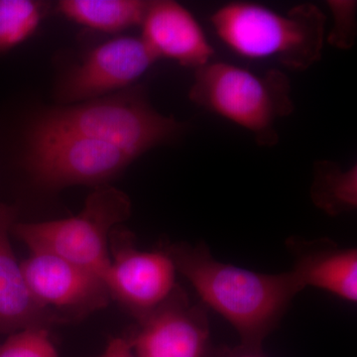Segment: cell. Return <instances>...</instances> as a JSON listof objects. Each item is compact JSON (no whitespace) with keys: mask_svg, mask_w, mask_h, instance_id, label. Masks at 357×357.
<instances>
[{"mask_svg":"<svg viewBox=\"0 0 357 357\" xmlns=\"http://www.w3.org/2000/svg\"><path fill=\"white\" fill-rule=\"evenodd\" d=\"M126 338L135 357H208L213 351L204 307L192 306L178 287Z\"/></svg>","mask_w":357,"mask_h":357,"instance_id":"30bf717a","label":"cell"},{"mask_svg":"<svg viewBox=\"0 0 357 357\" xmlns=\"http://www.w3.org/2000/svg\"><path fill=\"white\" fill-rule=\"evenodd\" d=\"M29 130L102 141L136 159L177 138L184 124L159 114L141 86H130L105 98L47 110L36 117Z\"/></svg>","mask_w":357,"mask_h":357,"instance_id":"3957f363","label":"cell"},{"mask_svg":"<svg viewBox=\"0 0 357 357\" xmlns=\"http://www.w3.org/2000/svg\"><path fill=\"white\" fill-rule=\"evenodd\" d=\"M211 23L218 38L237 55L274 60L305 70L321 60L326 16L314 4L279 13L261 4L232 2L218 9Z\"/></svg>","mask_w":357,"mask_h":357,"instance_id":"7a4b0ae2","label":"cell"},{"mask_svg":"<svg viewBox=\"0 0 357 357\" xmlns=\"http://www.w3.org/2000/svg\"><path fill=\"white\" fill-rule=\"evenodd\" d=\"M328 6L333 21L328 42L340 50H349L356 43L357 2L354 0H330Z\"/></svg>","mask_w":357,"mask_h":357,"instance_id":"ac0fdd59","label":"cell"},{"mask_svg":"<svg viewBox=\"0 0 357 357\" xmlns=\"http://www.w3.org/2000/svg\"><path fill=\"white\" fill-rule=\"evenodd\" d=\"M295 263L292 270L303 289L314 287L340 299L357 301V251L342 248L328 239H289Z\"/></svg>","mask_w":357,"mask_h":357,"instance_id":"4fadbf2b","label":"cell"},{"mask_svg":"<svg viewBox=\"0 0 357 357\" xmlns=\"http://www.w3.org/2000/svg\"><path fill=\"white\" fill-rule=\"evenodd\" d=\"M208 357H264L262 356L261 351L248 349L243 345L229 349V347H213V351L208 354Z\"/></svg>","mask_w":357,"mask_h":357,"instance_id":"d6986e66","label":"cell"},{"mask_svg":"<svg viewBox=\"0 0 357 357\" xmlns=\"http://www.w3.org/2000/svg\"><path fill=\"white\" fill-rule=\"evenodd\" d=\"M177 268L165 249L135 248L128 230L115 229L110 239V263L103 280L110 298L140 319L163 305L178 290Z\"/></svg>","mask_w":357,"mask_h":357,"instance_id":"52a82bcc","label":"cell"},{"mask_svg":"<svg viewBox=\"0 0 357 357\" xmlns=\"http://www.w3.org/2000/svg\"><path fill=\"white\" fill-rule=\"evenodd\" d=\"M149 4L144 0H62L58 10L91 29L116 33L141 25Z\"/></svg>","mask_w":357,"mask_h":357,"instance_id":"5bb4252c","label":"cell"},{"mask_svg":"<svg viewBox=\"0 0 357 357\" xmlns=\"http://www.w3.org/2000/svg\"><path fill=\"white\" fill-rule=\"evenodd\" d=\"M189 96L199 107L252 133L261 146L278 143L276 124L295 109L290 79L281 70L257 75L223 62L196 70Z\"/></svg>","mask_w":357,"mask_h":357,"instance_id":"277c9868","label":"cell"},{"mask_svg":"<svg viewBox=\"0 0 357 357\" xmlns=\"http://www.w3.org/2000/svg\"><path fill=\"white\" fill-rule=\"evenodd\" d=\"M50 328L30 326L11 333L0 344V357H59Z\"/></svg>","mask_w":357,"mask_h":357,"instance_id":"e0dca14e","label":"cell"},{"mask_svg":"<svg viewBox=\"0 0 357 357\" xmlns=\"http://www.w3.org/2000/svg\"><path fill=\"white\" fill-rule=\"evenodd\" d=\"M15 210L0 203V335L30 326H50L62 323L40 306L33 298L21 263L14 255L9 232L13 230Z\"/></svg>","mask_w":357,"mask_h":357,"instance_id":"7c38bea8","label":"cell"},{"mask_svg":"<svg viewBox=\"0 0 357 357\" xmlns=\"http://www.w3.org/2000/svg\"><path fill=\"white\" fill-rule=\"evenodd\" d=\"M100 357H135V356L131 351L130 345L126 338L116 337L110 340Z\"/></svg>","mask_w":357,"mask_h":357,"instance_id":"ffe728a7","label":"cell"},{"mask_svg":"<svg viewBox=\"0 0 357 357\" xmlns=\"http://www.w3.org/2000/svg\"><path fill=\"white\" fill-rule=\"evenodd\" d=\"M311 198L314 206L332 217L356 210L357 166L344 170L335 162H316Z\"/></svg>","mask_w":357,"mask_h":357,"instance_id":"9a60e30c","label":"cell"},{"mask_svg":"<svg viewBox=\"0 0 357 357\" xmlns=\"http://www.w3.org/2000/svg\"><path fill=\"white\" fill-rule=\"evenodd\" d=\"M46 11V4L41 1L0 0V53L31 37Z\"/></svg>","mask_w":357,"mask_h":357,"instance_id":"2e32d148","label":"cell"},{"mask_svg":"<svg viewBox=\"0 0 357 357\" xmlns=\"http://www.w3.org/2000/svg\"><path fill=\"white\" fill-rule=\"evenodd\" d=\"M21 267L33 298L62 323L65 316L83 318L103 309L112 299L102 277L58 256L30 252Z\"/></svg>","mask_w":357,"mask_h":357,"instance_id":"ba28073f","label":"cell"},{"mask_svg":"<svg viewBox=\"0 0 357 357\" xmlns=\"http://www.w3.org/2000/svg\"><path fill=\"white\" fill-rule=\"evenodd\" d=\"M134 160L114 145L76 134L28 132L26 170L35 184L48 191L107 185Z\"/></svg>","mask_w":357,"mask_h":357,"instance_id":"8992f818","label":"cell"},{"mask_svg":"<svg viewBox=\"0 0 357 357\" xmlns=\"http://www.w3.org/2000/svg\"><path fill=\"white\" fill-rule=\"evenodd\" d=\"M156 61L141 37L109 40L93 49L63 77L58 86L59 100L88 102L110 91L130 88Z\"/></svg>","mask_w":357,"mask_h":357,"instance_id":"9c48e42d","label":"cell"},{"mask_svg":"<svg viewBox=\"0 0 357 357\" xmlns=\"http://www.w3.org/2000/svg\"><path fill=\"white\" fill-rule=\"evenodd\" d=\"M178 273L191 283L204 304L236 328L241 345L261 351L265 338L304 290L292 271L264 274L218 261L204 244L165 248Z\"/></svg>","mask_w":357,"mask_h":357,"instance_id":"6da1fadb","label":"cell"},{"mask_svg":"<svg viewBox=\"0 0 357 357\" xmlns=\"http://www.w3.org/2000/svg\"><path fill=\"white\" fill-rule=\"evenodd\" d=\"M142 38L157 59L166 58L198 70L211 62L215 50L198 20L172 0L150 1Z\"/></svg>","mask_w":357,"mask_h":357,"instance_id":"8fae6325","label":"cell"},{"mask_svg":"<svg viewBox=\"0 0 357 357\" xmlns=\"http://www.w3.org/2000/svg\"><path fill=\"white\" fill-rule=\"evenodd\" d=\"M126 192L96 187L77 215L48 222L14 223L13 231L30 252L58 256L105 277L110 263V239L130 217Z\"/></svg>","mask_w":357,"mask_h":357,"instance_id":"5b68a950","label":"cell"}]
</instances>
